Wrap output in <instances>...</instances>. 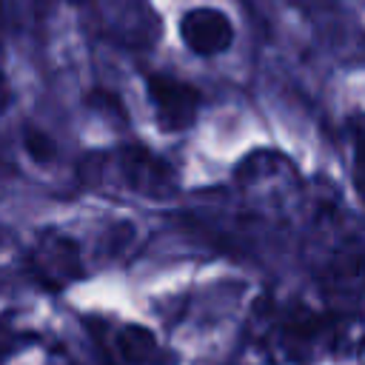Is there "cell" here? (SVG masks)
I'll list each match as a JSON object with an SVG mask.
<instances>
[{"label": "cell", "mask_w": 365, "mask_h": 365, "mask_svg": "<svg viewBox=\"0 0 365 365\" xmlns=\"http://www.w3.org/2000/svg\"><path fill=\"white\" fill-rule=\"evenodd\" d=\"M29 268H31V277L46 291H66L86 274L83 251L77 240L60 231H43L37 237L29 254Z\"/></svg>", "instance_id": "8992f818"}, {"label": "cell", "mask_w": 365, "mask_h": 365, "mask_svg": "<svg viewBox=\"0 0 365 365\" xmlns=\"http://www.w3.org/2000/svg\"><path fill=\"white\" fill-rule=\"evenodd\" d=\"M234 177L242 185V191L259 205L282 208V205L294 202V197L299 194L297 171L277 151H254V154H248L237 165Z\"/></svg>", "instance_id": "277c9868"}, {"label": "cell", "mask_w": 365, "mask_h": 365, "mask_svg": "<svg viewBox=\"0 0 365 365\" xmlns=\"http://www.w3.org/2000/svg\"><path fill=\"white\" fill-rule=\"evenodd\" d=\"M348 145H351V180L356 197L365 205V111H354L348 117Z\"/></svg>", "instance_id": "9c48e42d"}, {"label": "cell", "mask_w": 365, "mask_h": 365, "mask_svg": "<svg viewBox=\"0 0 365 365\" xmlns=\"http://www.w3.org/2000/svg\"><path fill=\"white\" fill-rule=\"evenodd\" d=\"M308 265L334 311H351L365 297V240L325 197L308 217Z\"/></svg>", "instance_id": "6da1fadb"}, {"label": "cell", "mask_w": 365, "mask_h": 365, "mask_svg": "<svg viewBox=\"0 0 365 365\" xmlns=\"http://www.w3.org/2000/svg\"><path fill=\"white\" fill-rule=\"evenodd\" d=\"M23 148L34 163H51L57 157V143L43 128H34V125L23 131Z\"/></svg>", "instance_id": "30bf717a"}, {"label": "cell", "mask_w": 365, "mask_h": 365, "mask_svg": "<svg viewBox=\"0 0 365 365\" xmlns=\"http://www.w3.org/2000/svg\"><path fill=\"white\" fill-rule=\"evenodd\" d=\"M257 339L277 362L305 365L336 345L339 314L334 308L268 299L257 305Z\"/></svg>", "instance_id": "7a4b0ae2"}, {"label": "cell", "mask_w": 365, "mask_h": 365, "mask_svg": "<svg viewBox=\"0 0 365 365\" xmlns=\"http://www.w3.org/2000/svg\"><path fill=\"white\" fill-rule=\"evenodd\" d=\"M182 46L197 57H217L234 46V23L214 6H194L177 23Z\"/></svg>", "instance_id": "52a82bcc"}, {"label": "cell", "mask_w": 365, "mask_h": 365, "mask_svg": "<svg viewBox=\"0 0 365 365\" xmlns=\"http://www.w3.org/2000/svg\"><path fill=\"white\" fill-rule=\"evenodd\" d=\"M145 94H148L154 120L165 134L188 131L202 106V94L191 83H185L174 74H165V71L145 74Z\"/></svg>", "instance_id": "5b68a950"}, {"label": "cell", "mask_w": 365, "mask_h": 365, "mask_svg": "<svg viewBox=\"0 0 365 365\" xmlns=\"http://www.w3.org/2000/svg\"><path fill=\"white\" fill-rule=\"evenodd\" d=\"M103 163L111 171V177L137 197L160 200V197H171L177 191L174 165L165 157H160L157 151H151L148 145H140V143L120 145L114 154L103 157Z\"/></svg>", "instance_id": "3957f363"}, {"label": "cell", "mask_w": 365, "mask_h": 365, "mask_svg": "<svg viewBox=\"0 0 365 365\" xmlns=\"http://www.w3.org/2000/svg\"><path fill=\"white\" fill-rule=\"evenodd\" d=\"M6 351H9V345H6V342H0V354H6Z\"/></svg>", "instance_id": "8fae6325"}, {"label": "cell", "mask_w": 365, "mask_h": 365, "mask_svg": "<svg viewBox=\"0 0 365 365\" xmlns=\"http://www.w3.org/2000/svg\"><path fill=\"white\" fill-rule=\"evenodd\" d=\"M114 356L123 365H174V354L157 339V334L137 322H123L111 334Z\"/></svg>", "instance_id": "ba28073f"}]
</instances>
